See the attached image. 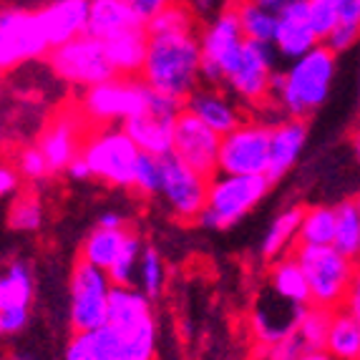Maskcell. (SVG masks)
<instances>
[{
  "label": "cell",
  "instance_id": "60d3db41",
  "mask_svg": "<svg viewBox=\"0 0 360 360\" xmlns=\"http://www.w3.org/2000/svg\"><path fill=\"white\" fill-rule=\"evenodd\" d=\"M360 41V23H353V20H340L335 28L325 36V46L333 51V53H345Z\"/></svg>",
  "mask_w": 360,
  "mask_h": 360
},
{
  "label": "cell",
  "instance_id": "8fae6325",
  "mask_svg": "<svg viewBox=\"0 0 360 360\" xmlns=\"http://www.w3.org/2000/svg\"><path fill=\"white\" fill-rule=\"evenodd\" d=\"M275 46L259 41H245V49L229 73L224 89L232 94L240 106L262 108L272 103V84H275Z\"/></svg>",
  "mask_w": 360,
  "mask_h": 360
},
{
  "label": "cell",
  "instance_id": "277c9868",
  "mask_svg": "<svg viewBox=\"0 0 360 360\" xmlns=\"http://www.w3.org/2000/svg\"><path fill=\"white\" fill-rule=\"evenodd\" d=\"M310 285V305L340 310L345 307L353 288L358 262L335 250L333 245H297L295 250Z\"/></svg>",
  "mask_w": 360,
  "mask_h": 360
},
{
  "label": "cell",
  "instance_id": "3957f363",
  "mask_svg": "<svg viewBox=\"0 0 360 360\" xmlns=\"http://www.w3.org/2000/svg\"><path fill=\"white\" fill-rule=\"evenodd\" d=\"M335 71L338 53L320 43L310 53L295 58L285 73H277L272 84V106L280 108L283 116L307 121L330 96Z\"/></svg>",
  "mask_w": 360,
  "mask_h": 360
},
{
  "label": "cell",
  "instance_id": "f546056e",
  "mask_svg": "<svg viewBox=\"0 0 360 360\" xmlns=\"http://www.w3.org/2000/svg\"><path fill=\"white\" fill-rule=\"evenodd\" d=\"M234 11H237V18H240L242 33H245L247 41H259V43L275 41L277 13L257 6L252 0H237Z\"/></svg>",
  "mask_w": 360,
  "mask_h": 360
},
{
  "label": "cell",
  "instance_id": "f5cc1de1",
  "mask_svg": "<svg viewBox=\"0 0 360 360\" xmlns=\"http://www.w3.org/2000/svg\"><path fill=\"white\" fill-rule=\"evenodd\" d=\"M353 202H355V207H358V212H360V192H358V194H355V197H353Z\"/></svg>",
  "mask_w": 360,
  "mask_h": 360
},
{
  "label": "cell",
  "instance_id": "4dcf8cb0",
  "mask_svg": "<svg viewBox=\"0 0 360 360\" xmlns=\"http://www.w3.org/2000/svg\"><path fill=\"white\" fill-rule=\"evenodd\" d=\"M335 242L333 247L340 250L345 257H350L353 262L360 264V212L355 207L353 199H345L340 205H335Z\"/></svg>",
  "mask_w": 360,
  "mask_h": 360
},
{
  "label": "cell",
  "instance_id": "cb8c5ba5",
  "mask_svg": "<svg viewBox=\"0 0 360 360\" xmlns=\"http://www.w3.org/2000/svg\"><path fill=\"white\" fill-rule=\"evenodd\" d=\"M106 46V56L114 66L116 76H141L146 63V53H149V33L146 25H136V28L121 30L116 36L103 41Z\"/></svg>",
  "mask_w": 360,
  "mask_h": 360
},
{
  "label": "cell",
  "instance_id": "ac0fdd59",
  "mask_svg": "<svg viewBox=\"0 0 360 360\" xmlns=\"http://www.w3.org/2000/svg\"><path fill=\"white\" fill-rule=\"evenodd\" d=\"M305 307L307 305H295L290 300H283L280 295H275L264 285L255 297L252 312H250V330L255 335V342L262 350H267L275 342L295 335Z\"/></svg>",
  "mask_w": 360,
  "mask_h": 360
},
{
  "label": "cell",
  "instance_id": "7dc6e473",
  "mask_svg": "<svg viewBox=\"0 0 360 360\" xmlns=\"http://www.w3.org/2000/svg\"><path fill=\"white\" fill-rule=\"evenodd\" d=\"M101 227H111V229H124L129 227V219L121 212H103L101 217H98V222Z\"/></svg>",
  "mask_w": 360,
  "mask_h": 360
},
{
  "label": "cell",
  "instance_id": "b9f144b4",
  "mask_svg": "<svg viewBox=\"0 0 360 360\" xmlns=\"http://www.w3.org/2000/svg\"><path fill=\"white\" fill-rule=\"evenodd\" d=\"M63 360H101L96 345H94V335L91 333H73L66 345V353H63Z\"/></svg>",
  "mask_w": 360,
  "mask_h": 360
},
{
  "label": "cell",
  "instance_id": "c3c4849f",
  "mask_svg": "<svg viewBox=\"0 0 360 360\" xmlns=\"http://www.w3.org/2000/svg\"><path fill=\"white\" fill-rule=\"evenodd\" d=\"M252 3H257V6L267 8V11H272V13H283L285 8H290L292 3H297V0H252Z\"/></svg>",
  "mask_w": 360,
  "mask_h": 360
},
{
  "label": "cell",
  "instance_id": "ee69618b",
  "mask_svg": "<svg viewBox=\"0 0 360 360\" xmlns=\"http://www.w3.org/2000/svg\"><path fill=\"white\" fill-rule=\"evenodd\" d=\"M20 181H23V176H20L18 169L13 167V164H3V169H0V194L6 199L18 197Z\"/></svg>",
  "mask_w": 360,
  "mask_h": 360
},
{
  "label": "cell",
  "instance_id": "836d02e7",
  "mask_svg": "<svg viewBox=\"0 0 360 360\" xmlns=\"http://www.w3.org/2000/svg\"><path fill=\"white\" fill-rule=\"evenodd\" d=\"M333 310L320 305H307L297 325V338L302 340L305 350H325L328 333H330Z\"/></svg>",
  "mask_w": 360,
  "mask_h": 360
},
{
  "label": "cell",
  "instance_id": "44dd1931",
  "mask_svg": "<svg viewBox=\"0 0 360 360\" xmlns=\"http://www.w3.org/2000/svg\"><path fill=\"white\" fill-rule=\"evenodd\" d=\"M89 8L91 0H51L36 8L38 23L51 51L89 33Z\"/></svg>",
  "mask_w": 360,
  "mask_h": 360
},
{
  "label": "cell",
  "instance_id": "74e56055",
  "mask_svg": "<svg viewBox=\"0 0 360 360\" xmlns=\"http://www.w3.org/2000/svg\"><path fill=\"white\" fill-rule=\"evenodd\" d=\"M164 184V159L151 154H141L136 164V174H134V192L141 194L144 199H154L162 194Z\"/></svg>",
  "mask_w": 360,
  "mask_h": 360
},
{
  "label": "cell",
  "instance_id": "d6a6232c",
  "mask_svg": "<svg viewBox=\"0 0 360 360\" xmlns=\"http://www.w3.org/2000/svg\"><path fill=\"white\" fill-rule=\"evenodd\" d=\"M146 245L141 240V234L136 229H131L124 242V250L119 252L116 262L108 267V277L116 288H134L136 285V272H139V262H141V255H144Z\"/></svg>",
  "mask_w": 360,
  "mask_h": 360
},
{
  "label": "cell",
  "instance_id": "7bdbcfd3",
  "mask_svg": "<svg viewBox=\"0 0 360 360\" xmlns=\"http://www.w3.org/2000/svg\"><path fill=\"white\" fill-rule=\"evenodd\" d=\"M302 350H305V345H302V340L297 338V333H295V335L270 345V348L264 350V358L267 360H297V355H300Z\"/></svg>",
  "mask_w": 360,
  "mask_h": 360
},
{
  "label": "cell",
  "instance_id": "52a82bcc",
  "mask_svg": "<svg viewBox=\"0 0 360 360\" xmlns=\"http://www.w3.org/2000/svg\"><path fill=\"white\" fill-rule=\"evenodd\" d=\"M84 159L89 162L94 179L103 181L116 189H131L136 164L141 159V149L136 146L124 127H98L86 134Z\"/></svg>",
  "mask_w": 360,
  "mask_h": 360
},
{
  "label": "cell",
  "instance_id": "f6af8a7d",
  "mask_svg": "<svg viewBox=\"0 0 360 360\" xmlns=\"http://www.w3.org/2000/svg\"><path fill=\"white\" fill-rule=\"evenodd\" d=\"M172 3H176V0H131L134 11L139 13V18L144 20V23H149L156 13H162L164 8L172 6Z\"/></svg>",
  "mask_w": 360,
  "mask_h": 360
},
{
  "label": "cell",
  "instance_id": "816d5d0a",
  "mask_svg": "<svg viewBox=\"0 0 360 360\" xmlns=\"http://www.w3.org/2000/svg\"><path fill=\"white\" fill-rule=\"evenodd\" d=\"M6 360H38V358H33V355H28V353H11Z\"/></svg>",
  "mask_w": 360,
  "mask_h": 360
},
{
  "label": "cell",
  "instance_id": "30bf717a",
  "mask_svg": "<svg viewBox=\"0 0 360 360\" xmlns=\"http://www.w3.org/2000/svg\"><path fill=\"white\" fill-rule=\"evenodd\" d=\"M245 33H242L237 11L224 8L217 18L207 23V28L199 33L202 43V81L210 86H224L229 73L234 71L237 60L245 49Z\"/></svg>",
  "mask_w": 360,
  "mask_h": 360
},
{
  "label": "cell",
  "instance_id": "4fadbf2b",
  "mask_svg": "<svg viewBox=\"0 0 360 360\" xmlns=\"http://www.w3.org/2000/svg\"><path fill=\"white\" fill-rule=\"evenodd\" d=\"M51 46L38 23L36 11L6 6L0 13V68L15 71L23 63L46 58Z\"/></svg>",
  "mask_w": 360,
  "mask_h": 360
},
{
  "label": "cell",
  "instance_id": "ab89813d",
  "mask_svg": "<svg viewBox=\"0 0 360 360\" xmlns=\"http://www.w3.org/2000/svg\"><path fill=\"white\" fill-rule=\"evenodd\" d=\"M307 3H310L312 23L318 28L320 38L325 41V36L340 23V8L345 0H307Z\"/></svg>",
  "mask_w": 360,
  "mask_h": 360
},
{
  "label": "cell",
  "instance_id": "1f68e13d",
  "mask_svg": "<svg viewBox=\"0 0 360 360\" xmlns=\"http://www.w3.org/2000/svg\"><path fill=\"white\" fill-rule=\"evenodd\" d=\"M335 207H305L300 224V245H333L335 242Z\"/></svg>",
  "mask_w": 360,
  "mask_h": 360
},
{
  "label": "cell",
  "instance_id": "8992f818",
  "mask_svg": "<svg viewBox=\"0 0 360 360\" xmlns=\"http://www.w3.org/2000/svg\"><path fill=\"white\" fill-rule=\"evenodd\" d=\"M154 91L144 84L141 76H114L98 86L84 91L81 114L94 127H114L127 124L134 116L144 114L151 103Z\"/></svg>",
  "mask_w": 360,
  "mask_h": 360
},
{
  "label": "cell",
  "instance_id": "d4e9b609",
  "mask_svg": "<svg viewBox=\"0 0 360 360\" xmlns=\"http://www.w3.org/2000/svg\"><path fill=\"white\" fill-rule=\"evenodd\" d=\"M302 214H305V207L292 205V207H285L272 219V224L267 227V232L262 237V245H259V255H262L264 262H275V259L297 250V245H300Z\"/></svg>",
  "mask_w": 360,
  "mask_h": 360
},
{
  "label": "cell",
  "instance_id": "e0dca14e",
  "mask_svg": "<svg viewBox=\"0 0 360 360\" xmlns=\"http://www.w3.org/2000/svg\"><path fill=\"white\" fill-rule=\"evenodd\" d=\"M36 295V277L25 259H11L0 277V333L18 335L30 323V302Z\"/></svg>",
  "mask_w": 360,
  "mask_h": 360
},
{
  "label": "cell",
  "instance_id": "6da1fadb",
  "mask_svg": "<svg viewBox=\"0 0 360 360\" xmlns=\"http://www.w3.org/2000/svg\"><path fill=\"white\" fill-rule=\"evenodd\" d=\"M91 335L101 360H154L156 318L151 300L139 288L114 285L106 325Z\"/></svg>",
  "mask_w": 360,
  "mask_h": 360
},
{
  "label": "cell",
  "instance_id": "f1b7e54d",
  "mask_svg": "<svg viewBox=\"0 0 360 360\" xmlns=\"http://www.w3.org/2000/svg\"><path fill=\"white\" fill-rule=\"evenodd\" d=\"M325 350L335 360H360V320L345 307L333 310Z\"/></svg>",
  "mask_w": 360,
  "mask_h": 360
},
{
  "label": "cell",
  "instance_id": "f35d334b",
  "mask_svg": "<svg viewBox=\"0 0 360 360\" xmlns=\"http://www.w3.org/2000/svg\"><path fill=\"white\" fill-rule=\"evenodd\" d=\"M13 167L18 169L20 176L28 181H41L53 174L49 167V159H46V154H43L38 144L20 146V149L15 151V164H13Z\"/></svg>",
  "mask_w": 360,
  "mask_h": 360
},
{
  "label": "cell",
  "instance_id": "4316f807",
  "mask_svg": "<svg viewBox=\"0 0 360 360\" xmlns=\"http://www.w3.org/2000/svg\"><path fill=\"white\" fill-rule=\"evenodd\" d=\"M264 285H267L275 295H280L283 300H290V302H295V305H310V285H307V275H305V270H302L300 259H297L295 252L270 262Z\"/></svg>",
  "mask_w": 360,
  "mask_h": 360
},
{
  "label": "cell",
  "instance_id": "7402d4cb",
  "mask_svg": "<svg viewBox=\"0 0 360 360\" xmlns=\"http://www.w3.org/2000/svg\"><path fill=\"white\" fill-rule=\"evenodd\" d=\"M184 108L197 119L205 121L207 127H212L217 134H222V136L245 121L240 101L229 91H224L222 86H197L184 101Z\"/></svg>",
  "mask_w": 360,
  "mask_h": 360
},
{
  "label": "cell",
  "instance_id": "5b68a950",
  "mask_svg": "<svg viewBox=\"0 0 360 360\" xmlns=\"http://www.w3.org/2000/svg\"><path fill=\"white\" fill-rule=\"evenodd\" d=\"M272 184L275 181L267 174L245 176L219 172L210 179V197H207V207L197 224L207 229L234 227L270 194Z\"/></svg>",
  "mask_w": 360,
  "mask_h": 360
},
{
  "label": "cell",
  "instance_id": "83f0119b",
  "mask_svg": "<svg viewBox=\"0 0 360 360\" xmlns=\"http://www.w3.org/2000/svg\"><path fill=\"white\" fill-rule=\"evenodd\" d=\"M129 232H131V227L111 229V227L96 224V227L86 234L78 259H86V262L96 264V267H101V270L108 272V267L116 262L119 252L124 250V242H127Z\"/></svg>",
  "mask_w": 360,
  "mask_h": 360
},
{
  "label": "cell",
  "instance_id": "603a6c76",
  "mask_svg": "<svg viewBox=\"0 0 360 360\" xmlns=\"http://www.w3.org/2000/svg\"><path fill=\"white\" fill-rule=\"evenodd\" d=\"M307 144V121L305 119H285L272 124V136H270V169L267 176L272 181H280L290 169L297 164L302 149Z\"/></svg>",
  "mask_w": 360,
  "mask_h": 360
},
{
  "label": "cell",
  "instance_id": "484cf974",
  "mask_svg": "<svg viewBox=\"0 0 360 360\" xmlns=\"http://www.w3.org/2000/svg\"><path fill=\"white\" fill-rule=\"evenodd\" d=\"M146 25L134 11L131 0H91L89 8V33L98 41L116 36L121 30Z\"/></svg>",
  "mask_w": 360,
  "mask_h": 360
},
{
  "label": "cell",
  "instance_id": "ffe728a7",
  "mask_svg": "<svg viewBox=\"0 0 360 360\" xmlns=\"http://www.w3.org/2000/svg\"><path fill=\"white\" fill-rule=\"evenodd\" d=\"M320 43H323V38H320L318 28L312 23L307 0H297L290 8H285L283 13H277V33L272 46L280 56L295 60L310 53L312 49H318Z\"/></svg>",
  "mask_w": 360,
  "mask_h": 360
},
{
  "label": "cell",
  "instance_id": "2e32d148",
  "mask_svg": "<svg viewBox=\"0 0 360 360\" xmlns=\"http://www.w3.org/2000/svg\"><path fill=\"white\" fill-rule=\"evenodd\" d=\"M219 149H222V134H217L202 119L181 108L176 116L172 154H176L184 164L212 179L214 174H219Z\"/></svg>",
  "mask_w": 360,
  "mask_h": 360
},
{
  "label": "cell",
  "instance_id": "db71d44e",
  "mask_svg": "<svg viewBox=\"0 0 360 360\" xmlns=\"http://www.w3.org/2000/svg\"><path fill=\"white\" fill-rule=\"evenodd\" d=\"M358 84H360V71H358Z\"/></svg>",
  "mask_w": 360,
  "mask_h": 360
},
{
  "label": "cell",
  "instance_id": "f907efd6",
  "mask_svg": "<svg viewBox=\"0 0 360 360\" xmlns=\"http://www.w3.org/2000/svg\"><path fill=\"white\" fill-rule=\"evenodd\" d=\"M350 149H353V159H355V164L360 167V129L353 134V139H350Z\"/></svg>",
  "mask_w": 360,
  "mask_h": 360
},
{
  "label": "cell",
  "instance_id": "9a60e30c",
  "mask_svg": "<svg viewBox=\"0 0 360 360\" xmlns=\"http://www.w3.org/2000/svg\"><path fill=\"white\" fill-rule=\"evenodd\" d=\"M184 108V103L174 101V98L156 94L151 96V103L144 114L134 116L124 124L129 136L136 141L141 154L151 156H169L174 151V129H176V116Z\"/></svg>",
  "mask_w": 360,
  "mask_h": 360
},
{
  "label": "cell",
  "instance_id": "5bb4252c",
  "mask_svg": "<svg viewBox=\"0 0 360 360\" xmlns=\"http://www.w3.org/2000/svg\"><path fill=\"white\" fill-rule=\"evenodd\" d=\"M169 214L179 222H199L210 197V176L184 164L176 154L164 156V184L162 194Z\"/></svg>",
  "mask_w": 360,
  "mask_h": 360
},
{
  "label": "cell",
  "instance_id": "d6986e66",
  "mask_svg": "<svg viewBox=\"0 0 360 360\" xmlns=\"http://www.w3.org/2000/svg\"><path fill=\"white\" fill-rule=\"evenodd\" d=\"M86 116L78 111H68V114H60L53 124L46 127V131L38 139V146L49 159V167L53 174L58 172H66L68 164L81 154L84 149V129H86Z\"/></svg>",
  "mask_w": 360,
  "mask_h": 360
},
{
  "label": "cell",
  "instance_id": "681fc988",
  "mask_svg": "<svg viewBox=\"0 0 360 360\" xmlns=\"http://www.w3.org/2000/svg\"><path fill=\"white\" fill-rule=\"evenodd\" d=\"M297 360H335L328 350H302Z\"/></svg>",
  "mask_w": 360,
  "mask_h": 360
},
{
  "label": "cell",
  "instance_id": "bcb514c9",
  "mask_svg": "<svg viewBox=\"0 0 360 360\" xmlns=\"http://www.w3.org/2000/svg\"><path fill=\"white\" fill-rule=\"evenodd\" d=\"M66 174L71 176L73 181H89V179H94V174H91V167H89V162L84 159V154H78L76 159L68 164Z\"/></svg>",
  "mask_w": 360,
  "mask_h": 360
},
{
  "label": "cell",
  "instance_id": "e575fe53",
  "mask_svg": "<svg viewBox=\"0 0 360 360\" xmlns=\"http://www.w3.org/2000/svg\"><path fill=\"white\" fill-rule=\"evenodd\" d=\"M164 283H167V267H164L162 255L156 252V247L146 245L144 255H141V262H139L136 285L134 288L141 290L149 300H156L164 292Z\"/></svg>",
  "mask_w": 360,
  "mask_h": 360
},
{
  "label": "cell",
  "instance_id": "ba28073f",
  "mask_svg": "<svg viewBox=\"0 0 360 360\" xmlns=\"http://www.w3.org/2000/svg\"><path fill=\"white\" fill-rule=\"evenodd\" d=\"M114 283L106 270L78 259L68 280V323L73 333H96L106 325Z\"/></svg>",
  "mask_w": 360,
  "mask_h": 360
},
{
  "label": "cell",
  "instance_id": "7a4b0ae2",
  "mask_svg": "<svg viewBox=\"0 0 360 360\" xmlns=\"http://www.w3.org/2000/svg\"><path fill=\"white\" fill-rule=\"evenodd\" d=\"M144 84L162 96L184 103L197 86H202V43L197 30L149 36Z\"/></svg>",
  "mask_w": 360,
  "mask_h": 360
},
{
  "label": "cell",
  "instance_id": "8d00e7d4",
  "mask_svg": "<svg viewBox=\"0 0 360 360\" xmlns=\"http://www.w3.org/2000/svg\"><path fill=\"white\" fill-rule=\"evenodd\" d=\"M43 224V205L38 197H30V194H23V197H15L8 207V227L13 232H38Z\"/></svg>",
  "mask_w": 360,
  "mask_h": 360
},
{
  "label": "cell",
  "instance_id": "d590c367",
  "mask_svg": "<svg viewBox=\"0 0 360 360\" xmlns=\"http://www.w3.org/2000/svg\"><path fill=\"white\" fill-rule=\"evenodd\" d=\"M184 30H197L194 13L184 3H172L162 13H156L154 18L146 23L149 36H162V33H184Z\"/></svg>",
  "mask_w": 360,
  "mask_h": 360
},
{
  "label": "cell",
  "instance_id": "9c48e42d",
  "mask_svg": "<svg viewBox=\"0 0 360 360\" xmlns=\"http://www.w3.org/2000/svg\"><path fill=\"white\" fill-rule=\"evenodd\" d=\"M46 60H49V68L58 81L84 91L116 76L103 41H98L91 33H84V36L53 49L46 56Z\"/></svg>",
  "mask_w": 360,
  "mask_h": 360
},
{
  "label": "cell",
  "instance_id": "7c38bea8",
  "mask_svg": "<svg viewBox=\"0 0 360 360\" xmlns=\"http://www.w3.org/2000/svg\"><path fill=\"white\" fill-rule=\"evenodd\" d=\"M272 124L262 119H245L237 129L222 136L219 172L222 174H267L270 169Z\"/></svg>",
  "mask_w": 360,
  "mask_h": 360
}]
</instances>
